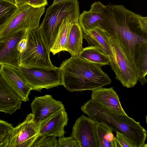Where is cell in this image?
Wrapping results in <instances>:
<instances>
[{
	"label": "cell",
	"instance_id": "cell-1",
	"mask_svg": "<svg viewBox=\"0 0 147 147\" xmlns=\"http://www.w3.org/2000/svg\"><path fill=\"white\" fill-rule=\"evenodd\" d=\"M102 14L108 35L116 36L125 42L136 65L137 45L147 39V34L140 28L142 16L123 5L110 3L105 6Z\"/></svg>",
	"mask_w": 147,
	"mask_h": 147
},
{
	"label": "cell",
	"instance_id": "cell-2",
	"mask_svg": "<svg viewBox=\"0 0 147 147\" xmlns=\"http://www.w3.org/2000/svg\"><path fill=\"white\" fill-rule=\"evenodd\" d=\"M62 85L71 92L93 90L111 84L101 65L79 57L71 56L59 67Z\"/></svg>",
	"mask_w": 147,
	"mask_h": 147
},
{
	"label": "cell",
	"instance_id": "cell-3",
	"mask_svg": "<svg viewBox=\"0 0 147 147\" xmlns=\"http://www.w3.org/2000/svg\"><path fill=\"white\" fill-rule=\"evenodd\" d=\"M108 35L113 54L110 65L116 75L115 78L123 86L133 87L138 79L136 64L129 47L121 38Z\"/></svg>",
	"mask_w": 147,
	"mask_h": 147
},
{
	"label": "cell",
	"instance_id": "cell-4",
	"mask_svg": "<svg viewBox=\"0 0 147 147\" xmlns=\"http://www.w3.org/2000/svg\"><path fill=\"white\" fill-rule=\"evenodd\" d=\"M70 14L80 16L78 0L52 4L47 9L40 28L44 40L50 50L55 40L62 21Z\"/></svg>",
	"mask_w": 147,
	"mask_h": 147
},
{
	"label": "cell",
	"instance_id": "cell-5",
	"mask_svg": "<svg viewBox=\"0 0 147 147\" xmlns=\"http://www.w3.org/2000/svg\"><path fill=\"white\" fill-rule=\"evenodd\" d=\"M45 7H34L28 5L18 7L9 17L0 25V40L18 32L39 27L40 18Z\"/></svg>",
	"mask_w": 147,
	"mask_h": 147
},
{
	"label": "cell",
	"instance_id": "cell-6",
	"mask_svg": "<svg viewBox=\"0 0 147 147\" xmlns=\"http://www.w3.org/2000/svg\"><path fill=\"white\" fill-rule=\"evenodd\" d=\"M50 52L44 40L40 27L28 30L26 48L20 55V67L54 68L56 67L51 61Z\"/></svg>",
	"mask_w": 147,
	"mask_h": 147
},
{
	"label": "cell",
	"instance_id": "cell-7",
	"mask_svg": "<svg viewBox=\"0 0 147 147\" xmlns=\"http://www.w3.org/2000/svg\"><path fill=\"white\" fill-rule=\"evenodd\" d=\"M31 113L25 120L11 131L0 143V147H33L39 136V127Z\"/></svg>",
	"mask_w": 147,
	"mask_h": 147
},
{
	"label": "cell",
	"instance_id": "cell-8",
	"mask_svg": "<svg viewBox=\"0 0 147 147\" xmlns=\"http://www.w3.org/2000/svg\"><path fill=\"white\" fill-rule=\"evenodd\" d=\"M19 69L32 90L40 91L43 88L48 89L62 85L59 67L45 68L20 67Z\"/></svg>",
	"mask_w": 147,
	"mask_h": 147
},
{
	"label": "cell",
	"instance_id": "cell-9",
	"mask_svg": "<svg viewBox=\"0 0 147 147\" xmlns=\"http://www.w3.org/2000/svg\"><path fill=\"white\" fill-rule=\"evenodd\" d=\"M96 123L84 115L76 119L71 136L77 140L80 147H99L96 132Z\"/></svg>",
	"mask_w": 147,
	"mask_h": 147
},
{
	"label": "cell",
	"instance_id": "cell-10",
	"mask_svg": "<svg viewBox=\"0 0 147 147\" xmlns=\"http://www.w3.org/2000/svg\"><path fill=\"white\" fill-rule=\"evenodd\" d=\"M27 30L18 32L0 40V65H7L19 68L21 54L17 45Z\"/></svg>",
	"mask_w": 147,
	"mask_h": 147
},
{
	"label": "cell",
	"instance_id": "cell-11",
	"mask_svg": "<svg viewBox=\"0 0 147 147\" xmlns=\"http://www.w3.org/2000/svg\"><path fill=\"white\" fill-rule=\"evenodd\" d=\"M30 106L32 113L38 125L55 113L65 109L61 101L54 99L50 94L35 97Z\"/></svg>",
	"mask_w": 147,
	"mask_h": 147
},
{
	"label": "cell",
	"instance_id": "cell-12",
	"mask_svg": "<svg viewBox=\"0 0 147 147\" xmlns=\"http://www.w3.org/2000/svg\"><path fill=\"white\" fill-rule=\"evenodd\" d=\"M0 76L19 95L22 101H29L31 88L26 82L19 69L7 65H0Z\"/></svg>",
	"mask_w": 147,
	"mask_h": 147
},
{
	"label": "cell",
	"instance_id": "cell-13",
	"mask_svg": "<svg viewBox=\"0 0 147 147\" xmlns=\"http://www.w3.org/2000/svg\"><path fill=\"white\" fill-rule=\"evenodd\" d=\"M68 118L65 109L58 111L43 121L39 127V136H54L63 137L66 132L65 127L67 126Z\"/></svg>",
	"mask_w": 147,
	"mask_h": 147
},
{
	"label": "cell",
	"instance_id": "cell-14",
	"mask_svg": "<svg viewBox=\"0 0 147 147\" xmlns=\"http://www.w3.org/2000/svg\"><path fill=\"white\" fill-rule=\"evenodd\" d=\"M105 6L100 2H95L89 11H84L80 15L78 22L84 34L96 28L105 30L102 13Z\"/></svg>",
	"mask_w": 147,
	"mask_h": 147
},
{
	"label": "cell",
	"instance_id": "cell-15",
	"mask_svg": "<svg viewBox=\"0 0 147 147\" xmlns=\"http://www.w3.org/2000/svg\"><path fill=\"white\" fill-rule=\"evenodd\" d=\"M91 99L101 107L117 112L125 113L123 109L117 93L113 87L100 88L92 91Z\"/></svg>",
	"mask_w": 147,
	"mask_h": 147
},
{
	"label": "cell",
	"instance_id": "cell-16",
	"mask_svg": "<svg viewBox=\"0 0 147 147\" xmlns=\"http://www.w3.org/2000/svg\"><path fill=\"white\" fill-rule=\"evenodd\" d=\"M22 100L0 76V111L11 115L21 108Z\"/></svg>",
	"mask_w": 147,
	"mask_h": 147
},
{
	"label": "cell",
	"instance_id": "cell-17",
	"mask_svg": "<svg viewBox=\"0 0 147 147\" xmlns=\"http://www.w3.org/2000/svg\"><path fill=\"white\" fill-rule=\"evenodd\" d=\"M83 38L89 46L97 47L101 50L109 57L110 61L113 54L109 38V35L105 30L96 28L83 35Z\"/></svg>",
	"mask_w": 147,
	"mask_h": 147
},
{
	"label": "cell",
	"instance_id": "cell-18",
	"mask_svg": "<svg viewBox=\"0 0 147 147\" xmlns=\"http://www.w3.org/2000/svg\"><path fill=\"white\" fill-rule=\"evenodd\" d=\"M79 16L70 14L63 20L55 40L50 49L54 55L61 51H67V44L71 26L74 22L78 21Z\"/></svg>",
	"mask_w": 147,
	"mask_h": 147
},
{
	"label": "cell",
	"instance_id": "cell-19",
	"mask_svg": "<svg viewBox=\"0 0 147 147\" xmlns=\"http://www.w3.org/2000/svg\"><path fill=\"white\" fill-rule=\"evenodd\" d=\"M83 30L78 21L71 24L68 37L66 49L71 56L78 57L82 51L83 38Z\"/></svg>",
	"mask_w": 147,
	"mask_h": 147
},
{
	"label": "cell",
	"instance_id": "cell-20",
	"mask_svg": "<svg viewBox=\"0 0 147 147\" xmlns=\"http://www.w3.org/2000/svg\"><path fill=\"white\" fill-rule=\"evenodd\" d=\"M136 66L138 81L144 85L147 83V39L137 45Z\"/></svg>",
	"mask_w": 147,
	"mask_h": 147
},
{
	"label": "cell",
	"instance_id": "cell-21",
	"mask_svg": "<svg viewBox=\"0 0 147 147\" xmlns=\"http://www.w3.org/2000/svg\"><path fill=\"white\" fill-rule=\"evenodd\" d=\"M78 57L101 66L110 65L109 57L99 48L95 46H89L83 48Z\"/></svg>",
	"mask_w": 147,
	"mask_h": 147
},
{
	"label": "cell",
	"instance_id": "cell-22",
	"mask_svg": "<svg viewBox=\"0 0 147 147\" xmlns=\"http://www.w3.org/2000/svg\"><path fill=\"white\" fill-rule=\"evenodd\" d=\"M112 128L103 122L97 123L96 132L99 147H114Z\"/></svg>",
	"mask_w": 147,
	"mask_h": 147
},
{
	"label": "cell",
	"instance_id": "cell-23",
	"mask_svg": "<svg viewBox=\"0 0 147 147\" xmlns=\"http://www.w3.org/2000/svg\"><path fill=\"white\" fill-rule=\"evenodd\" d=\"M17 8L16 5L5 1H0V24L13 14Z\"/></svg>",
	"mask_w": 147,
	"mask_h": 147
},
{
	"label": "cell",
	"instance_id": "cell-24",
	"mask_svg": "<svg viewBox=\"0 0 147 147\" xmlns=\"http://www.w3.org/2000/svg\"><path fill=\"white\" fill-rule=\"evenodd\" d=\"M58 140L54 136H43L38 137L33 147H57Z\"/></svg>",
	"mask_w": 147,
	"mask_h": 147
},
{
	"label": "cell",
	"instance_id": "cell-25",
	"mask_svg": "<svg viewBox=\"0 0 147 147\" xmlns=\"http://www.w3.org/2000/svg\"><path fill=\"white\" fill-rule=\"evenodd\" d=\"M57 147H80L77 140L73 136L59 137Z\"/></svg>",
	"mask_w": 147,
	"mask_h": 147
},
{
	"label": "cell",
	"instance_id": "cell-26",
	"mask_svg": "<svg viewBox=\"0 0 147 147\" xmlns=\"http://www.w3.org/2000/svg\"><path fill=\"white\" fill-rule=\"evenodd\" d=\"M13 127L12 124L5 121L0 120V143L7 137Z\"/></svg>",
	"mask_w": 147,
	"mask_h": 147
},
{
	"label": "cell",
	"instance_id": "cell-27",
	"mask_svg": "<svg viewBox=\"0 0 147 147\" xmlns=\"http://www.w3.org/2000/svg\"><path fill=\"white\" fill-rule=\"evenodd\" d=\"M116 138L121 147H136L124 135L118 132H116Z\"/></svg>",
	"mask_w": 147,
	"mask_h": 147
},
{
	"label": "cell",
	"instance_id": "cell-28",
	"mask_svg": "<svg viewBox=\"0 0 147 147\" xmlns=\"http://www.w3.org/2000/svg\"><path fill=\"white\" fill-rule=\"evenodd\" d=\"M28 30L26 31L24 37L18 43L17 48L20 54L24 52L26 48L28 42Z\"/></svg>",
	"mask_w": 147,
	"mask_h": 147
},
{
	"label": "cell",
	"instance_id": "cell-29",
	"mask_svg": "<svg viewBox=\"0 0 147 147\" xmlns=\"http://www.w3.org/2000/svg\"><path fill=\"white\" fill-rule=\"evenodd\" d=\"M48 4L47 0H29L28 5L35 8L45 7Z\"/></svg>",
	"mask_w": 147,
	"mask_h": 147
},
{
	"label": "cell",
	"instance_id": "cell-30",
	"mask_svg": "<svg viewBox=\"0 0 147 147\" xmlns=\"http://www.w3.org/2000/svg\"><path fill=\"white\" fill-rule=\"evenodd\" d=\"M141 22L140 29L147 34V16L143 17L142 16Z\"/></svg>",
	"mask_w": 147,
	"mask_h": 147
},
{
	"label": "cell",
	"instance_id": "cell-31",
	"mask_svg": "<svg viewBox=\"0 0 147 147\" xmlns=\"http://www.w3.org/2000/svg\"><path fill=\"white\" fill-rule=\"evenodd\" d=\"M16 6L18 7L26 5H28L29 0H14Z\"/></svg>",
	"mask_w": 147,
	"mask_h": 147
},
{
	"label": "cell",
	"instance_id": "cell-32",
	"mask_svg": "<svg viewBox=\"0 0 147 147\" xmlns=\"http://www.w3.org/2000/svg\"><path fill=\"white\" fill-rule=\"evenodd\" d=\"M74 0H53L52 5H55L59 3L66 2Z\"/></svg>",
	"mask_w": 147,
	"mask_h": 147
},
{
	"label": "cell",
	"instance_id": "cell-33",
	"mask_svg": "<svg viewBox=\"0 0 147 147\" xmlns=\"http://www.w3.org/2000/svg\"><path fill=\"white\" fill-rule=\"evenodd\" d=\"M0 1H5L10 3L12 5H16L14 0H0Z\"/></svg>",
	"mask_w": 147,
	"mask_h": 147
},
{
	"label": "cell",
	"instance_id": "cell-34",
	"mask_svg": "<svg viewBox=\"0 0 147 147\" xmlns=\"http://www.w3.org/2000/svg\"><path fill=\"white\" fill-rule=\"evenodd\" d=\"M143 147H147V143L146 144H144L143 146Z\"/></svg>",
	"mask_w": 147,
	"mask_h": 147
},
{
	"label": "cell",
	"instance_id": "cell-35",
	"mask_svg": "<svg viewBox=\"0 0 147 147\" xmlns=\"http://www.w3.org/2000/svg\"><path fill=\"white\" fill-rule=\"evenodd\" d=\"M146 122L147 125V115L146 116Z\"/></svg>",
	"mask_w": 147,
	"mask_h": 147
}]
</instances>
